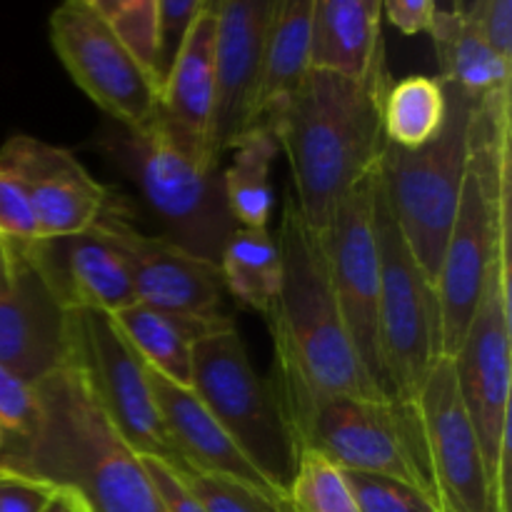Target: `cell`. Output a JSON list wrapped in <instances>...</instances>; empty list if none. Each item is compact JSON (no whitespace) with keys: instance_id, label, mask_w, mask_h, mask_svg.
I'll use <instances>...</instances> for the list:
<instances>
[{"instance_id":"cell-1","label":"cell","mask_w":512,"mask_h":512,"mask_svg":"<svg viewBox=\"0 0 512 512\" xmlns=\"http://www.w3.org/2000/svg\"><path fill=\"white\" fill-rule=\"evenodd\" d=\"M35 390L33 428L5 438L3 468L70 490L88 512H165L143 458L110 423L70 350Z\"/></svg>"},{"instance_id":"cell-2","label":"cell","mask_w":512,"mask_h":512,"mask_svg":"<svg viewBox=\"0 0 512 512\" xmlns=\"http://www.w3.org/2000/svg\"><path fill=\"white\" fill-rule=\"evenodd\" d=\"M275 238L283 255V285L265 318L275 345L273 388L290 428L318 400L385 398L365 373L340 318L323 233L300 215L293 195L285 200Z\"/></svg>"},{"instance_id":"cell-3","label":"cell","mask_w":512,"mask_h":512,"mask_svg":"<svg viewBox=\"0 0 512 512\" xmlns=\"http://www.w3.org/2000/svg\"><path fill=\"white\" fill-rule=\"evenodd\" d=\"M388 85L308 70L270 120L290 165L295 208L318 233L343 195L378 168Z\"/></svg>"},{"instance_id":"cell-4","label":"cell","mask_w":512,"mask_h":512,"mask_svg":"<svg viewBox=\"0 0 512 512\" xmlns=\"http://www.w3.org/2000/svg\"><path fill=\"white\" fill-rule=\"evenodd\" d=\"M100 150L140 188L165 225L170 243L218 263L235 220L225 203L220 163H200L178 148L163 128L113 125L100 135Z\"/></svg>"},{"instance_id":"cell-5","label":"cell","mask_w":512,"mask_h":512,"mask_svg":"<svg viewBox=\"0 0 512 512\" xmlns=\"http://www.w3.org/2000/svg\"><path fill=\"white\" fill-rule=\"evenodd\" d=\"M445 95L443 130L415 150L385 143L378 165L400 233L433 285L460 205L475 105L458 90L445 88Z\"/></svg>"},{"instance_id":"cell-6","label":"cell","mask_w":512,"mask_h":512,"mask_svg":"<svg viewBox=\"0 0 512 512\" xmlns=\"http://www.w3.org/2000/svg\"><path fill=\"white\" fill-rule=\"evenodd\" d=\"M380 165V163H378ZM373 225L380 268V350L390 398H418L428 375L443 360L435 285L415 260L398 228L380 170L375 173Z\"/></svg>"},{"instance_id":"cell-7","label":"cell","mask_w":512,"mask_h":512,"mask_svg":"<svg viewBox=\"0 0 512 512\" xmlns=\"http://www.w3.org/2000/svg\"><path fill=\"white\" fill-rule=\"evenodd\" d=\"M193 390L250 463L285 498L300 445L273 383L260 378L250 363L238 328L195 345Z\"/></svg>"},{"instance_id":"cell-8","label":"cell","mask_w":512,"mask_h":512,"mask_svg":"<svg viewBox=\"0 0 512 512\" xmlns=\"http://www.w3.org/2000/svg\"><path fill=\"white\" fill-rule=\"evenodd\" d=\"M460 400L478 433L495 490L510 508V243L490 263L483 293L463 340L450 355Z\"/></svg>"},{"instance_id":"cell-9","label":"cell","mask_w":512,"mask_h":512,"mask_svg":"<svg viewBox=\"0 0 512 512\" xmlns=\"http://www.w3.org/2000/svg\"><path fill=\"white\" fill-rule=\"evenodd\" d=\"M293 433L300 448L318 450L338 468L403 480L430 498L415 400L335 395L295 418Z\"/></svg>"},{"instance_id":"cell-10","label":"cell","mask_w":512,"mask_h":512,"mask_svg":"<svg viewBox=\"0 0 512 512\" xmlns=\"http://www.w3.org/2000/svg\"><path fill=\"white\" fill-rule=\"evenodd\" d=\"M50 43L73 83L115 125L143 130L158 120L163 83L88 0H63L53 10Z\"/></svg>"},{"instance_id":"cell-11","label":"cell","mask_w":512,"mask_h":512,"mask_svg":"<svg viewBox=\"0 0 512 512\" xmlns=\"http://www.w3.org/2000/svg\"><path fill=\"white\" fill-rule=\"evenodd\" d=\"M68 338L70 353L118 433L140 455L178 465L150 388L148 365L130 348L113 318L98 310H68Z\"/></svg>"},{"instance_id":"cell-12","label":"cell","mask_w":512,"mask_h":512,"mask_svg":"<svg viewBox=\"0 0 512 512\" xmlns=\"http://www.w3.org/2000/svg\"><path fill=\"white\" fill-rule=\"evenodd\" d=\"M375 173L350 188L323 233L330 285L348 338L375 388L390 398L380 350V268L373 225Z\"/></svg>"},{"instance_id":"cell-13","label":"cell","mask_w":512,"mask_h":512,"mask_svg":"<svg viewBox=\"0 0 512 512\" xmlns=\"http://www.w3.org/2000/svg\"><path fill=\"white\" fill-rule=\"evenodd\" d=\"M415 408L423 430L430 498L438 512H510L495 490L450 358L438 360L415 398Z\"/></svg>"},{"instance_id":"cell-14","label":"cell","mask_w":512,"mask_h":512,"mask_svg":"<svg viewBox=\"0 0 512 512\" xmlns=\"http://www.w3.org/2000/svg\"><path fill=\"white\" fill-rule=\"evenodd\" d=\"M95 225L118 248L130 273L135 303L193 318H230L218 263L198 258L168 238L140 233L115 210L113 200Z\"/></svg>"},{"instance_id":"cell-15","label":"cell","mask_w":512,"mask_h":512,"mask_svg":"<svg viewBox=\"0 0 512 512\" xmlns=\"http://www.w3.org/2000/svg\"><path fill=\"white\" fill-rule=\"evenodd\" d=\"M0 165L23 183L38 218L40 238L90 230L113 200L110 190L70 150L33 135H10L0 148Z\"/></svg>"},{"instance_id":"cell-16","label":"cell","mask_w":512,"mask_h":512,"mask_svg":"<svg viewBox=\"0 0 512 512\" xmlns=\"http://www.w3.org/2000/svg\"><path fill=\"white\" fill-rule=\"evenodd\" d=\"M18 248L65 310L115 315L135 303L128 268L98 225L75 235L18 243Z\"/></svg>"},{"instance_id":"cell-17","label":"cell","mask_w":512,"mask_h":512,"mask_svg":"<svg viewBox=\"0 0 512 512\" xmlns=\"http://www.w3.org/2000/svg\"><path fill=\"white\" fill-rule=\"evenodd\" d=\"M215 108V13L200 10L163 78L158 125L190 158L200 163H220L215 148Z\"/></svg>"},{"instance_id":"cell-18","label":"cell","mask_w":512,"mask_h":512,"mask_svg":"<svg viewBox=\"0 0 512 512\" xmlns=\"http://www.w3.org/2000/svg\"><path fill=\"white\" fill-rule=\"evenodd\" d=\"M68 350V310L18 248L15 280L0 295V365L38 385L68 360Z\"/></svg>"},{"instance_id":"cell-19","label":"cell","mask_w":512,"mask_h":512,"mask_svg":"<svg viewBox=\"0 0 512 512\" xmlns=\"http://www.w3.org/2000/svg\"><path fill=\"white\" fill-rule=\"evenodd\" d=\"M270 0H220L215 10V148H233L253 128V100L263 58Z\"/></svg>"},{"instance_id":"cell-20","label":"cell","mask_w":512,"mask_h":512,"mask_svg":"<svg viewBox=\"0 0 512 512\" xmlns=\"http://www.w3.org/2000/svg\"><path fill=\"white\" fill-rule=\"evenodd\" d=\"M150 388H153L160 418H163L170 443L178 455L175 468H193L200 473L238 480V483L248 485V488L258 490L268 498L285 503L283 495L250 463L248 455L225 433L223 425L205 408V403L193 388L170 383L153 370H150Z\"/></svg>"},{"instance_id":"cell-21","label":"cell","mask_w":512,"mask_h":512,"mask_svg":"<svg viewBox=\"0 0 512 512\" xmlns=\"http://www.w3.org/2000/svg\"><path fill=\"white\" fill-rule=\"evenodd\" d=\"M310 70H328L360 83L390 80L380 15L363 0H313Z\"/></svg>"},{"instance_id":"cell-22","label":"cell","mask_w":512,"mask_h":512,"mask_svg":"<svg viewBox=\"0 0 512 512\" xmlns=\"http://www.w3.org/2000/svg\"><path fill=\"white\" fill-rule=\"evenodd\" d=\"M130 348L160 378L193 388V350L200 340L235 328L230 318H193L133 303L110 315Z\"/></svg>"},{"instance_id":"cell-23","label":"cell","mask_w":512,"mask_h":512,"mask_svg":"<svg viewBox=\"0 0 512 512\" xmlns=\"http://www.w3.org/2000/svg\"><path fill=\"white\" fill-rule=\"evenodd\" d=\"M310 23L313 0H270L253 100V128L270 125L275 110L308 75Z\"/></svg>"},{"instance_id":"cell-24","label":"cell","mask_w":512,"mask_h":512,"mask_svg":"<svg viewBox=\"0 0 512 512\" xmlns=\"http://www.w3.org/2000/svg\"><path fill=\"white\" fill-rule=\"evenodd\" d=\"M428 33L445 88L458 90L473 103L495 93H510L512 60L495 53L468 10H438Z\"/></svg>"},{"instance_id":"cell-25","label":"cell","mask_w":512,"mask_h":512,"mask_svg":"<svg viewBox=\"0 0 512 512\" xmlns=\"http://www.w3.org/2000/svg\"><path fill=\"white\" fill-rule=\"evenodd\" d=\"M225 293L243 308L268 315L283 285V255L270 228L235 225L218 260Z\"/></svg>"},{"instance_id":"cell-26","label":"cell","mask_w":512,"mask_h":512,"mask_svg":"<svg viewBox=\"0 0 512 512\" xmlns=\"http://www.w3.org/2000/svg\"><path fill=\"white\" fill-rule=\"evenodd\" d=\"M278 150L280 143L273 125H255L230 148L233 163L223 170V190L235 225L268 228L275 205L270 168Z\"/></svg>"},{"instance_id":"cell-27","label":"cell","mask_w":512,"mask_h":512,"mask_svg":"<svg viewBox=\"0 0 512 512\" xmlns=\"http://www.w3.org/2000/svg\"><path fill=\"white\" fill-rule=\"evenodd\" d=\"M448 95L440 78L410 75L390 83L383 95V138L388 145L415 150L443 130Z\"/></svg>"},{"instance_id":"cell-28","label":"cell","mask_w":512,"mask_h":512,"mask_svg":"<svg viewBox=\"0 0 512 512\" xmlns=\"http://www.w3.org/2000/svg\"><path fill=\"white\" fill-rule=\"evenodd\" d=\"M285 512H360L345 470L313 448H300L285 490Z\"/></svg>"},{"instance_id":"cell-29","label":"cell","mask_w":512,"mask_h":512,"mask_svg":"<svg viewBox=\"0 0 512 512\" xmlns=\"http://www.w3.org/2000/svg\"><path fill=\"white\" fill-rule=\"evenodd\" d=\"M105 18V23L120 35L125 45L138 55L140 63L158 75L163 83L160 65V3L158 0H88Z\"/></svg>"},{"instance_id":"cell-30","label":"cell","mask_w":512,"mask_h":512,"mask_svg":"<svg viewBox=\"0 0 512 512\" xmlns=\"http://www.w3.org/2000/svg\"><path fill=\"white\" fill-rule=\"evenodd\" d=\"M188 488L208 512H285L283 500H273L238 480L178 468Z\"/></svg>"},{"instance_id":"cell-31","label":"cell","mask_w":512,"mask_h":512,"mask_svg":"<svg viewBox=\"0 0 512 512\" xmlns=\"http://www.w3.org/2000/svg\"><path fill=\"white\" fill-rule=\"evenodd\" d=\"M345 478L360 512H438L423 490L403 480L350 470H345Z\"/></svg>"},{"instance_id":"cell-32","label":"cell","mask_w":512,"mask_h":512,"mask_svg":"<svg viewBox=\"0 0 512 512\" xmlns=\"http://www.w3.org/2000/svg\"><path fill=\"white\" fill-rule=\"evenodd\" d=\"M0 235L13 243L40 240V225L23 183L0 165Z\"/></svg>"},{"instance_id":"cell-33","label":"cell","mask_w":512,"mask_h":512,"mask_svg":"<svg viewBox=\"0 0 512 512\" xmlns=\"http://www.w3.org/2000/svg\"><path fill=\"white\" fill-rule=\"evenodd\" d=\"M38 415V390L33 383L0 365V428L5 438H23Z\"/></svg>"},{"instance_id":"cell-34","label":"cell","mask_w":512,"mask_h":512,"mask_svg":"<svg viewBox=\"0 0 512 512\" xmlns=\"http://www.w3.org/2000/svg\"><path fill=\"white\" fill-rule=\"evenodd\" d=\"M55 485L0 465V512H43Z\"/></svg>"},{"instance_id":"cell-35","label":"cell","mask_w":512,"mask_h":512,"mask_svg":"<svg viewBox=\"0 0 512 512\" xmlns=\"http://www.w3.org/2000/svg\"><path fill=\"white\" fill-rule=\"evenodd\" d=\"M140 458H143L145 470H148L150 480L158 490V498L165 512H208L195 498L193 490L188 488V483H185L175 465L165 463L160 458H150V455H140Z\"/></svg>"},{"instance_id":"cell-36","label":"cell","mask_w":512,"mask_h":512,"mask_svg":"<svg viewBox=\"0 0 512 512\" xmlns=\"http://www.w3.org/2000/svg\"><path fill=\"white\" fill-rule=\"evenodd\" d=\"M160 3V65H163V78L168 73V65L173 55L178 53L185 33L195 15L203 10V0H158Z\"/></svg>"},{"instance_id":"cell-37","label":"cell","mask_w":512,"mask_h":512,"mask_svg":"<svg viewBox=\"0 0 512 512\" xmlns=\"http://www.w3.org/2000/svg\"><path fill=\"white\" fill-rule=\"evenodd\" d=\"M468 15L495 53L512 60V0H475Z\"/></svg>"},{"instance_id":"cell-38","label":"cell","mask_w":512,"mask_h":512,"mask_svg":"<svg viewBox=\"0 0 512 512\" xmlns=\"http://www.w3.org/2000/svg\"><path fill=\"white\" fill-rule=\"evenodd\" d=\"M380 13L405 35L428 33L433 25L435 0H380Z\"/></svg>"},{"instance_id":"cell-39","label":"cell","mask_w":512,"mask_h":512,"mask_svg":"<svg viewBox=\"0 0 512 512\" xmlns=\"http://www.w3.org/2000/svg\"><path fill=\"white\" fill-rule=\"evenodd\" d=\"M18 270V245L0 235V295L8 293Z\"/></svg>"},{"instance_id":"cell-40","label":"cell","mask_w":512,"mask_h":512,"mask_svg":"<svg viewBox=\"0 0 512 512\" xmlns=\"http://www.w3.org/2000/svg\"><path fill=\"white\" fill-rule=\"evenodd\" d=\"M43 512H88V510H85L83 500H80L78 495L70 493V490L65 488H55L53 498L48 500V505H45Z\"/></svg>"},{"instance_id":"cell-41","label":"cell","mask_w":512,"mask_h":512,"mask_svg":"<svg viewBox=\"0 0 512 512\" xmlns=\"http://www.w3.org/2000/svg\"><path fill=\"white\" fill-rule=\"evenodd\" d=\"M363 3L368 5L375 15H380V18H383V13H380V0H363Z\"/></svg>"},{"instance_id":"cell-42","label":"cell","mask_w":512,"mask_h":512,"mask_svg":"<svg viewBox=\"0 0 512 512\" xmlns=\"http://www.w3.org/2000/svg\"><path fill=\"white\" fill-rule=\"evenodd\" d=\"M220 5V0H203V10H210V13H215Z\"/></svg>"},{"instance_id":"cell-43","label":"cell","mask_w":512,"mask_h":512,"mask_svg":"<svg viewBox=\"0 0 512 512\" xmlns=\"http://www.w3.org/2000/svg\"><path fill=\"white\" fill-rule=\"evenodd\" d=\"M3 445H5V430L0 428V450H3Z\"/></svg>"}]
</instances>
